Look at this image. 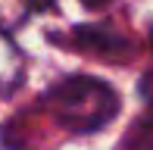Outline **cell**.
Masks as SVG:
<instances>
[{"label":"cell","instance_id":"cell-3","mask_svg":"<svg viewBox=\"0 0 153 150\" xmlns=\"http://www.w3.org/2000/svg\"><path fill=\"white\" fill-rule=\"evenodd\" d=\"M28 3H31V10H50L53 0H28Z\"/></svg>","mask_w":153,"mask_h":150},{"label":"cell","instance_id":"cell-1","mask_svg":"<svg viewBox=\"0 0 153 150\" xmlns=\"http://www.w3.org/2000/svg\"><path fill=\"white\" fill-rule=\"evenodd\" d=\"M47 110L69 131L91 134L97 128L109 125L119 113V94L100 78L91 75H72V78L53 85L44 94Z\"/></svg>","mask_w":153,"mask_h":150},{"label":"cell","instance_id":"cell-2","mask_svg":"<svg viewBox=\"0 0 153 150\" xmlns=\"http://www.w3.org/2000/svg\"><path fill=\"white\" fill-rule=\"evenodd\" d=\"M141 97H144V113L131 125L128 150H153V72L141 78Z\"/></svg>","mask_w":153,"mask_h":150}]
</instances>
